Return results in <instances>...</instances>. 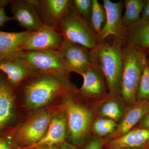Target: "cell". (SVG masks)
<instances>
[{
    "label": "cell",
    "instance_id": "cell-1",
    "mask_svg": "<svg viewBox=\"0 0 149 149\" xmlns=\"http://www.w3.org/2000/svg\"><path fill=\"white\" fill-rule=\"evenodd\" d=\"M70 72L52 74L36 72L26 81L23 94L27 106L37 109L59 97H68L78 93L70 82Z\"/></svg>",
    "mask_w": 149,
    "mask_h": 149
},
{
    "label": "cell",
    "instance_id": "cell-2",
    "mask_svg": "<svg viewBox=\"0 0 149 149\" xmlns=\"http://www.w3.org/2000/svg\"><path fill=\"white\" fill-rule=\"evenodd\" d=\"M122 38H113L101 42L90 50L91 64L101 71L106 81L109 95L120 96L123 58Z\"/></svg>",
    "mask_w": 149,
    "mask_h": 149
},
{
    "label": "cell",
    "instance_id": "cell-3",
    "mask_svg": "<svg viewBox=\"0 0 149 149\" xmlns=\"http://www.w3.org/2000/svg\"><path fill=\"white\" fill-rule=\"evenodd\" d=\"M123 68L120 96L127 107L136 102L139 82L147 57L140 49L123 45Z\"/></svg>",
    "mask_w": 149,
    "mask_h": 149
},
{
    "label": "cell",
    "instance_id": "cell-4",
    "mask_svg": "<svg viewBox=\"0 0 149 149\" xmlns=\"http://www.w3.org/2000/svg\"><path fill=\"white\" fill-rule=\"evenodd\" d=\"M77 94L68 98L65 113L69 141L71 143L78 147L87 143L91 138V128L96 113L95 107L91 109L74 102L73 97Z\"/></svg>",
    "mask_w": 149,
    "mask_h": 149
},
{
    "label": "cell",
    "instance_id": "cell-5",
    "mask_svg": "<svg viewBox=\"0 0 149 149\" xmlns=\"http://www.w3.org/2000/svg\"><path fill=\"white\" fill-rule=\"evenodd\" d=\"M63 40L93 49L98 45V37L91 24L85 20L74 8L72 4L69 11L56 26Z\"/></svg>",
    "mask_w": 149,
    "mask_h": 149
},
{
    "label": "cell",
    "instance_id": "cell-6",
    "mask_svg": "<svg viewBox=\"0 0 149 149\" xmlns=\"http://www.w3.org/2000/svg\"><path fill=\"white\" fill-rule=\"evenodd\" d=\"M51 118L49 112L41 111L16 129L13 139L19 146L24 147L22 149L34 146L45 136Z\"/></svg>",
    "mask_w": 149,
    "mask_h": 149
},
{
    "label": "cell",
    "instance_id": "cell-7",
    "mask_svg": "<svg viewBox=\"0 0 149 149\" xmlns=\"http://www.w3.org/2000/svg\"><path fill=\"white\" fill-rule=\"evenodd\" d=\"M16 89L0 71V136L12 138L16 116Z\"/></svg>",
    "mask_w": 149,
    "mask_h": 149
},
{
    "label": "cell",
    "instance_id": "cell-8",
    "mask_svg": "<svg viewBox=\"0 0 149 149\" xmlns=\"http://www.w3.org/2000/svg\"><path fill=\"white\" fill-rule=\"evenodd\" d=\"M15 58L26 62L37 72L52 74L71 72L58 50L20 51Z\"/></svg>",
    "mask_w": 149,
    "mask_h": 149
},
{
    "label": "cell",
    "instance_id": "cell-9",
    "mask_svg": "<svg viewBox=\"0 0 149 149\" xmlns=\"http://www.w3.org/2000/svg\"><path fill=\"white\" fill-rule=\"evenodd\" d=\"M63 37L56 26L44 25L34 32L20 49V51H40L59 49L63 42Z\"/></svg>",
    "mask_w": 149,
    "mask_h": 149
},
{
    "label": "cell",
    "instance_id": "cell-10",
    "mask_svg": "<svg viewBox=\"0 0 149 149\" xmlns=\"http://www.w3.org/2000/svg\"><path fill=\"white\" fill-rule=\"evenodd\" d=\"M58 51L70 72H77L83 76L90 68V50L88 48L63 40Z\"/></svg>",
    "mask_w": 149,
    "mask_h": 149
},
{
    "label": "cell",
    "instance_id": "cell-11",
    "mask_svg": "<svg viewBox=\"0 0 149 149\" xmlns=\"http://www.w3.org/2000/svg\"><path fill=\"white\" fill-rule=\"evenodd\" d=\"M12 19L27 31L37 32L44 26L40 19L36 0H13L10 5Z\"/></svg>",
    "mask_w": 149,
    "mask_h": 149
},
{
    "label": "cell",
    "instance_id": "cell-12",
    "mask_svg": "<svg viewBox=\"0 0 149 149\" xmlns=\"http://www.w3.org/2000/svg\"><path fill=\"white\" fill-rule=\"evenodd\" d=\"M107 14L105 24L98 35L99 43L113 38H122L126 29L123 22L122 12L123 2H113L103 0Z\"/></svg>",
    "mask_w": 149,
    "mask_h": 149
},
{
    "label": "cell",
    "instance_id": "cell-13",
    "mask_svg": "<svg viewBox=\"0 0 149 149\" xmlns=\"http://www.w3.org/2000/svg\"><path fill=\"white\" fill-rule=\"evenodd\" d=\"M83 83L77 94L84 99L98 102L109 95L105 79L100 69L91 64L90 68L83 75Z\"/></svg>",
    "mask_w": 149,
    "mask_h": 149
},
{
    "label": "cell",
    "instance_id": "cell-14",
    "mask_svg": "<svg viewBox=\"0 0 149 149\" xmlns=\"http://www.w3.org/2000/svg\"><path fill=\"white\" fill-rule=\"evenodd\" d=\"M72 0H36L40 19L44 25L56 26L69 11Z\"/></svg>",
    "mask_w": 149,
    "mask_h": 149
},
{
    "label": "cell",
    "instance_id": "cell-15",
    "mask_svg": "<svg viewBox=\"0 0 149 149\" xmlns=\"http://www.w3.org/2000/svg\"><path fill=\"white\" fill-rule=\"evenodd\" d=\"M35 32H4L0 30V63L15 58L22 46Z\"/></svg>",
    "mask_w": 149,
    "mask_h": 149
},
{
    "label": "cell",
    "instance_id": "cell-16",
    "mask_svg": "<svg viewBox=\"0 0 149 149\" xmlns=\"http://www.w3.org/2000/svg\"><path fill=\"white\" fill-rule=\"evenodd\" d=\"M149 111V100L146 101L136 102L126 107L122 119L118 123L117 130L107 137V141L123 136L136 126L144 116Z\"/></svg>",
    "mask_w": 149,
    "mask_h": 149
},
{
    "label": "cell",
    "instance_id": "cell-17",
    "mask_svg": "<svg viewBox=\"0 0 149 149\" xmlns=\"http://www.w3.org/2000/svg\"><path fill=\"white\" fill-rule=\"evenodd\" d=\"M68 133L67 118L65 113H58L51 118L45 136L34 146L26 149L35 147L60 145L65 142Z\"/></svg>",
    "mask_w": 149,
    "mask_h": 149
},
{
    "label": "cell",
    "instance_id": "cell-18",
    "mask_svg": "<svg viewBox=\"0 0 149 149\" xmlns=\"http://www.w3.org/2000/svg\"><path fill=\"white\" fill-rule=\"evenodd\" d=\"M107 148L139 149L149 143V129L133 128L127 133L116 139L105 141Z\"/></svg>",
    "mask_w": 149,
    "mask_h": 149
},
{
    "label": "cell",
    "instance_id": "cell-19",
    "mask_svg": "<svg viewBox=\"0 0 149 149\" xmlns=\"http://www.w3.org/2000/svg\"><path fill=\"white\" fill-rule=\"evenodd\" d=\"M0 71L6 75L11 84L16 88L37 72L26 62L19 58L0 63Z\"/></svg>",
    "mask_w": 149,
    "mask_h": 149
},
{
    "label": "cell",
    "instance_id": "cell-20",
    "mask_svg": "<svg viewBox=\"0 0 149 149\" xmlns=\"http://www.w3.org/2000/svg\"><path fill=\"white\" fill-rule=\"evenodd\" d=\"M123 45L145 52L149 49V20H139L128 27L122 37Z\"/></svg>",
    "mask_w": 149,
    "mask_h": 149
},
{
    "label": "cell",
    "instance_id": "cell-21",
    "mask_svg": "<svg viewBox=\"0 0 149 149\" xmlns=\"http://www.w3.org/2000/svg\"><path fill=\"white\" fill-rule=\"evenodd\" d=\"M95 106L98 117L105 118L118 123L122 119L127 106L120 96L112 97L108 95L97 102Z\"/></svg>",
    "mask_w": 149,
    "mask_h": 149
},
{
    "label": "cell",
    "instance_id": "cell-22",
    "mask_svg": "<svg viewBox=\"0 0 149 149\" xmlns=\"http://www.w3.org/2000/svg\"><path fill=\"white\" fill-rule=\"evenodd\" d=\"M144 0H125L123 5L125 10L122 16L123 22L125 29L136 23L141 19Z\"/></svg>",
    "mask_w": 149,
    "mask_h": 149
},
{
    "label": "cell",
    "instance_id": "cell-23",
    "mask_svg": "<svg viewBox=\"0 0 149 149\" xmlns=\"http://www.w3.org/2000/svg\"><path fill=\"white\" fill-rule=\"evenodd\" d=\"M118 123L113 120L100 117L95 118L93 123L91 132L94 135L103 137L109 136L117 130Z\"/></svg>",
    "mask_w": 149,
    "mask_h": 149
},
{
    "label": "cell",
    "instance_id": "cell-24",
    "mask_svg": "<svg viewBox=\"0 0 149 149\" xmlns=\"http://www.w3.org/2000/svg\"><path fill=\"white\" fill-rule=\"evenodd\" d=\"M106 19V11L104 6L97 0H93V10L90 24L97 35L104 26Z\"/></svg>",
    "mask_w": 149,
    "mask_h": 149
},
{
    "label": "cell",
    "instance_id": "cell-25",
    "mask_svg": "<svg viewBox=\"0 0 149 149\" xmlns=\"http://www.w3.org/2000/svg\"><path fill=\"white\" fill-rule=\"evenodd\" d=\"M149 100V61L146 58L138 87L136 102H145Z\"/></svg>",
    "mask_w": 149,
    "mask_h": 149
},
{
    "label": "cell",
    "instance_id": "cell-26",
    "mask_svg": "<svg viewBox=\"0 0 149 149\" xmlns=\"http://www.w3.org/2000/svg\"><path fill=\"white\" fill-rule=\"evenodd\" d=\"M72 6L76 11L90 23L93 10V0H73Z\"/></svg>",
    "mask_w": 149,
    "mask_h": 149
},
{
    "label": "cell",
    "instance_id": "cell-27",
    "mask_svg": "<svg viewBox=\"0 0 149 149\" xmlns=\"http://www.w3.org/2000/svg\"><path fill=\"white\" fill-rule=\"evenodd\" d=\"M104 146V139L93 134L86 143L84 149H102Z\"/></svg>",
    "mask_w": 149,
    "mask_h": 149
},
{
    "label": "cell",
    "instance_id": "cell-28",
    "mask_svg": "<svg viewBox=\"0 0 149 149\" xmlns=\"http://www.w3.org/2000/svg\"><path fill=\"white\" fill-rule=\"evenodd\" d=\"M0 149H22L11 137L0 136Z\"/></svg>",
    "mask_w": 149,
    "mask_h": 149
},
{
    "label": "cell",
    "instance_id": "cell-29",
    "mask_svg": "<svg viewBox=\"0 0 149 149\" xmlns=\"http://www.w3.org/2000/svg\"><path fill=\"white\" fill-rule=\"evenodd\" d=\"M140 20L142 21L149 20V0H144Z\"/></svg>",
    "mask_w": 149,
    "mask_h": 149
},
{
    "label": "cell",
    "instance_id": "cell-30",
    "mask_svg": "<svg viewBox=\"0 0 149 149\" xmlns=\"http://www.w3.org/2000/svg\"><path fill=\"white\" fill-rule=\"evenodd\" d=\"M136 128L149 129V111L145 115L136 125Z\"/></svg>",
    "mask_w": 149,
    "mask_h": 149
},
{
    "label": "cell",
    "instance_id": "cell-31",
    "mask_svg": "<svg viewBox=\"0 0 149 149\" xmlns=\"http://www.w3.org/2000/svg\"><path fill=\"white\" fill-rule=\"evenodd\" d=\"M11 19H12V17L6 15L4 8L0 9V27H2L6 22H8Z\"/></svg>",
    "mask_w": 149,
    "mask_h": 149
},
{
    "label": "cell",
    "instance_id": "cell-32",
    "mask_svg": "<svg viewBox=\"0 0 149 149\" xmlns=\"http://www.w3.org/2000/svg\"><path fill=\"white\" fill-rule=\"evenodd\" d=\"M59 146L60 149H79L78 147L66 141L62 143Z\"/></svg>",
    "mask_w": 149,
    "mask_h": 149
},
{
    "label": "cell",
    "instance_id": "cell-33",
    "mask_svg": "<svg viewBox=\"0 0 149 149\" xmlns=\"http://www.w3.org/2000/svg\"><path fill=\"white\" fill-rule=\"evenodd\" d=\"M32 149H60V148L58 145H54L52 146L35 147Z\"/></svg>",
    "mask_w": 149,
    "mask_h": 149
},
{
    "label": "cell",
    "instance_id": "cell-34",
    "mask_svg": "<svg viewBox=\"0 0 149 149\" xmlns=\"http://www.w3.org/2000/svg\"><path fill=\"white\" fill-rule=\"evenodd\" d=\"M13 0H0V9L4 8V7L11 5Z\"/></svg>",
    "mask_w": 149,
    "mask_h": 149
},
{
    "label": "cell",
    "instance_id": "cell-35",
    "mask_svg": "<svg viewBox=\"0 0 149 149\" xmlns=\"http://www.w3.org/2000/svg\"><path fill=\"white\" fill-rule=\"evenodd\" d=\"M146 146H147V145H146ZM146 146H145V147H144V148H142L139 149H147ZM107 149H110L107 148Z\"/></svg>",
    "mask_w": 149,
    "mask_h": 149
},
{
    "label": "cell",
    "instance_id": "cell-36",
    "mask_svg": "<svg viewBox=\"0 0 149 149\" xmlns=\"http://www.w3.org/2000/svg\"><path fill=\"white\" fill-rule=\"evenodd\" d=\"M146 147V149H149V143L148 144V145H147Z\"/></svg>",
    "mask_w": 149,
    "mask_h": 149
},
{
    "label": "cell",
    "instance_id": "cell-37",
    "mask_svg": "<svg viewBox=\"0 0 149 149\" xmlns=\"http://www.w3.org/2000/svg\"><path fill=\"white\" fill-rule=\"evenodd\" d=\"M148 55H149V49H148Z\"/></svg>",
    "mask_w": 149,
    "mask_h": 149
}]
</instances>
